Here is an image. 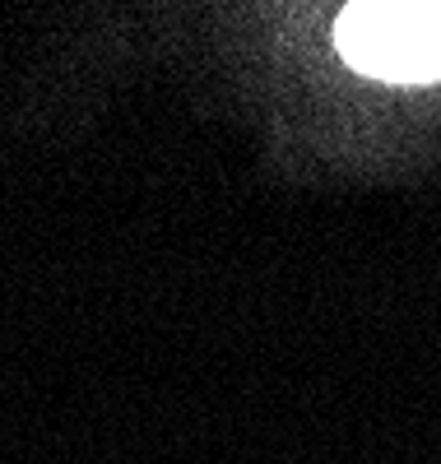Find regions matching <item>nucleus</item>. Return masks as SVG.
Instances as JSON below:
<instances>
[{"label":"nucleus","mask_w":441,"mask_h":464,"mask_svg":"<svg viewBox=\"0 0 441 464\" xmlns=\"http://www.w3.org/2000/svg\"><path fill=\"white\" fill-rule=\"evenodd\" d=\"M335 47L358 74L386 84H432L441 80V5H348L335 24Z\"/></svg>","instance_id":"f257e3e1"}]
</instances>
